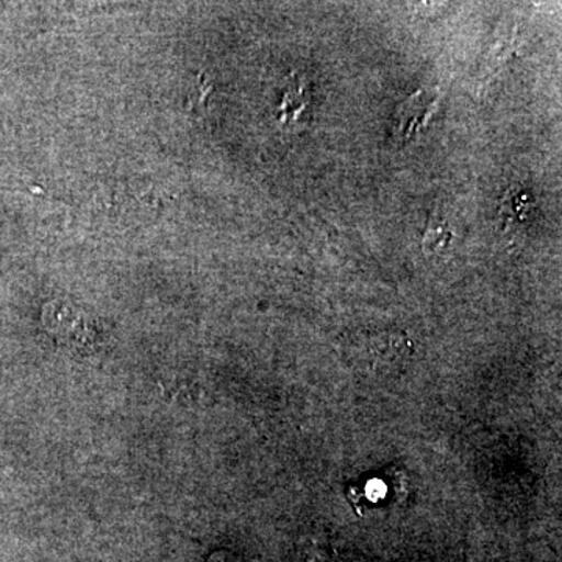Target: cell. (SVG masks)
<instances>
[{
    "label": "cell",
    "mask_w": 562,
    "mask_h": 562,
    "mask_svg": "<svg viewBox=\"0 0 562 562\" xmlns=\"http://www.w3.org/2000/svg\"><path fill=\"white\" fill-rule=\"evenodd\" d=\"M438 109V99L428 92H416L397 113V135L403 140L413 139L428 124L432 113Z\"/></svg>",
    "instance_id": "cell-1"
},
{
    "label": "cell",
    "mask_w": 562,
    "mask_h": 562,
    "mask_svg": "<svg viewBox=\"0 0 562 562\" xmlns=\"http://www.w3.org/2000/svg\"><path fill=\"white\" fill-rule=\"evenodd\" d=\"M532 210H535V202H532L528 192H506L501 206L503 232L509 233L528 224L531 220Z\"/></svg>",
    "instance_id": "cell-2"
},
{
    "label": "cell",
    "mask_w": 562,
    "mask_h": 562,
    "mask_svg": "<svg viewBox=\"0 0 562 562\" xmlns=\"http://www.w3.org/2000/svg\"><path fill=\"white\" fill-rule=\"evenodd\" d=\"M452 238L453 235L447 231L446 225H439V227L430 228L424 238L425 254H436V251H441L443 247L449 246Z\"/></svg>",
    "instance_id": "cell-3"
},
{
    "label": "cell",
    "mask_w": 562,
    "mask_h": 562,
    "mask_svg": "<svg viewBox=\"0 0 562 562\" xmlns=\"http://www.w3.org/2000/svg\"><path fill=\"white\" fill-rule=\"evenodd\" d=\"M206 562H239L238 558L227 552H217L211 554L210 560Z\"/></svg>",
    "instance_id": "cell-4"
}]
</instances>
